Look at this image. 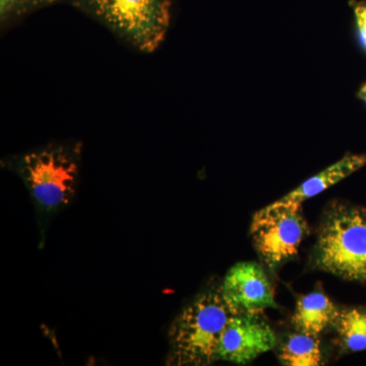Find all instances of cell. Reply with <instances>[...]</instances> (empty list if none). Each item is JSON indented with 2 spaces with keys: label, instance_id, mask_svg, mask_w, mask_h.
I'll list each match as a JSON object with an SVG mask.
<instances>
[{
  "label": "cell",
  "instance_id": "cell-3",
  "mask_svg": "<svg viewBox=\"0 0 366 366\" xmlns=\"http://www.w3.org/2000/svg\"><path fill=\"white\" fill-rule=\"evenodd\" d=\"M314 257L315 268L366 284V209L345 204L330 209Z\"/></svg>",
  "mask_w": 366,
  "mask_h": 366
},
{
  "label": "cell",
  "instance_id": "cell-10",
  "mask_svg": "<svg viewBox=\"0 0 366 366\" xmlns=\"http://www.w3.org/2000/svg\"><path fill=\"white\" fill-rule=\"evenodd\" d=\"M334 327L342 350L345 352L366 350V307L340 310Z\"/></svg>",
  "mask_w": 366,
  "mask_h": 366
},
{
  "label": "cell",
  "instance_id": "cell-13",
  "mask_svg": "<svg viewBox=\"0 0 366 366\" xmlns=\"http://www.w3.org/2000/svg\"><path fill=\"white\" fill-rule=\"evenodd\" d=\"M355 16L356 29H357L358 39L366 51V4H355L353 7Z\"/></svg>",
  "mask_w": 366,
  "mask_h": 366
},
{
  "label": "cell",
  "instance_id": "cell-14",
  "mask_svg": "<svg viewBox=\"0 0 366 366\" xmlns=\"http://www.w3.org/2000/svg\"><path fill=\"white\" fill-rule=\"evenodd\" d=\"M358 97H360L366 104V83L365 85L361 86L360 90L358 91Z\"/></svg>",
  "mask_w": 366,
  "mask_h": 366
},
{
  "label": "cell",
  "instance_id": "cell-2",
  "mask_svg": "<svg viewBox=\"0 0 366 366\" xmlns=\"http://www.w3.org/2000/svg\"><path fill=\"white\" fill-rule=\"evenodd\" d=\"M221 289L199 295L182 310L169 331L167 365H209L217 360V350L229 320L234 315Z\"/></svg>",
  "mask_w": 366,
  "mask_h": 366
},
{
  "label": "cell",
  "instance_id": "cell-12",
  "mask_svg": "<svg viewBox=\"0 0 366 366\" xmlns=\"http://www.w3.org/2000/svg\"><path fill=\"white\" fill-rule=\"evenodd\" d=\"M59 4H64V0H0L1 31H6L36 11Z\"/></svg>",
  "mask_w": 366,
  "mask_h": 366
},
{
  "label": "cell",
  "instance_id": "cell-4",
  "mask_svg": "<svg viewBox=\"0 0 366 366\" xmlns=\"http://www.w3.org/2000/svg\"><path fill=\"white\" fill-rule=\"evenodd\" d=\"M81 144H51L29 152L14 163L34 199L45 209L66 206L78 184Z\"/></svg>",
  "mask_w": 366,
  "mask_h": 366
},
{
  "label": "cell",
  "instance_id": "cell-6",
  "mask_svg": "<svg viewBox=\"0 0 366 366\" xmlns=\"http://www.w3.org/2000/svg\"><path fill=\"white\" fill-rule=\"evenodd\" d=\"M274 345L276 335L259 315L236 314L224 330L217 360L247 365Z\"/></svg>",
  "mask_w": 366,
  "mask_h": 366
},
{
  "label": "cell",
  "instance_id": "cell-8",
  "mask_svg": "<svg viewBox=\"0 0 366 366\" xmlns=\"http://www.w3.org/2000/svg\"><path fill=\"white\" fill-rule=\"evenodd\" d=\"M365 166H366V155L347 154L333 165L329 166L315 177L308 178L300 187H296L278 201L269 204L266 208L300 209L307 199L317 196L320 192L342 182L346 177H350Z\"/></svg>",
  "mask_w": 366,
  "mask_h": 366
},
{
  "label": "cell",
  "instance_id": "cell-9",
  "mask_svg": "<svg viewBox=\"0 0 366 366\" xmlns=\"http://www.w3.org/2000/svg\"><path fill=\"white\" fill-rule=\"evenodd\" d=\"M340 310L322 291L301 296L296 303L292 325L298 332L320 335L335 325Z\"/></svg>",
  "mask_w": 366,
  "mask_h": 366
},
{
  "label": "cell",
  "instance_id": "cell-7",
  "mask_svg": "<svg viewBox=\"0 0 366 366\" xmlns=\"http://www.w3.org/2000/svg\"><path fill=\"white\" fill-rule=\"evenodd\" d=\"M221 291L234 314L261 315L268 308L276 307L273 288L257 262H243L232 267Z\"/></svg>",
  "mask_w": 366,
  "mask_h": 366
},
{
  "label": "cell",
  "instance_id": "cell-1",
  "mask_svg": "<svg viewBox=\"0 0 366 366\" xmlns=\"http://www.w3.org/2000/svg\"><path fill=\"white\" fill-rule=\"evenodd\" d=\"M141 53L155 52L169 31L171 0H64Z\"/></svg>",
  "mask_w": 366,
  "mask_h": 366
},
{
  "label": "cell",
  "instance_id": "cell-11",
  "mask_svg": "<svg viewBox=\"0 0 366 366\" xmlns=\"http://www.w3.org/2000/svg\"><path fill=\"white\" fill-rule=\"evenodd\" d=\"M279 357L289 366L322 365V351L317 336L298 332L287 337L281 346Z\"/></svg>",
  "mask_w": 366,
  "mask_h": 366
},
{
  "label": "cell",
  "instance_id": "cell-5",
  "mask_svg": "<svg viewBox=\"0 0 366 366\" xmlns=\"http://www.w3.org/2000/svg\"><path fill=\"white\" fill-rule=\"evenodd\" d=\"M250 233L262 261L276 268L297 254L308 226L300 209L262 208L254 217Z\"/></svg>",
  "mask_w": 366,
  "mask_h": 366
}]
</instances>
